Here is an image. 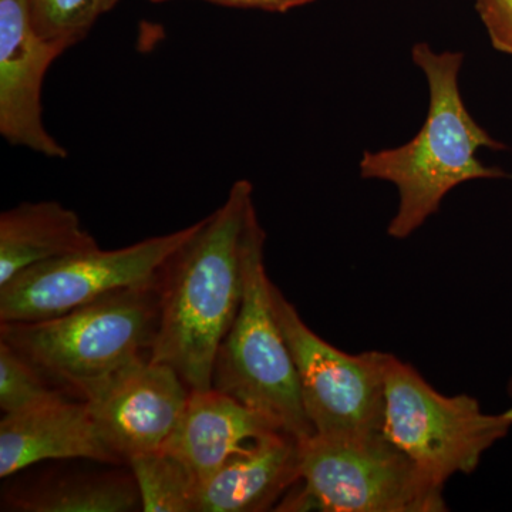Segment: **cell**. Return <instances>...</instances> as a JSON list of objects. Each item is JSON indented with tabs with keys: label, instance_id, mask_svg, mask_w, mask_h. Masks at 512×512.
I'll use <instances>...</instances> for the list:
<instances>
[{
	"label": "cell",
	"instance_id": "6da1fadb",
	"mask_svg": "<svg viewBox=\"0 0 512 512\" xmlns=\"http://www.w3.org/2000/svg\"><path fill=\"white\" fill-rule=\"evenodd\" d=\"M258 222L254 187L239 180L161 269L150 359L174 369L191 392L212 389L218 350L241 308L245 255Z\"/></svg>",
	"mask_w": 512,
	"mask_h": 512
},
{
	"label": "cell",
	"instance_id": "7a4b0ae2",
	"mask_svg": "<svg viewBox=\"0 0 512 512\" xmlns=\"http://www.w3.org/2000/svg\"><path fill=\"white\" fill-rule=\"evenodd\" d=\"M463 59V53H436L426 43L414 46V63L429 83L426 123L404 146L366 151L360 160L363 178L389 181L399 188V211L390 222V237H410L439 211L444 197L457 185L507 175L485 167L477 158L480 148L501 150L504 146L478 126L464 106L458 89Z\"/></svg>",
	"mask_w": 512,
	"mask_h": 512
},
{
	"label": "cell",
	"instance_id": "3957f363",
	"mask_svg": "<svg viewBox=\"0 0 512 512\" xmlns=\"http://www.w3.org/2000/svg\"><path fill=\"white\" fill-rule=\"evenodd\" d=\"M158 299V282L121 289L55 318L0 323V340L83 400L113 373L150 356Z\"/></svg>",
	"mask_w": 512,
	"mask_h": 512
},
{
	"label": "cell",
	"instance_id": "277c9868",
	"mask_svg": "<svg viewBox=\"0 0 512 512\" xmlns=\"http://www.w3.org/2000/svg\"><path fill=\"white\" fill-rule=\"evenodd\" d=\"M444 485L383 431L301 440V481L275 511L443 512Z\"/></svg>",
	"mask_w": 512,
	"mask_h": 512
},
{
	"label": "cell",
	"instance_id": "5b68a950",
	"mask_svg": "<svg viewBox=\"0 0 512 512\" xmlns=\"http://www.w3.org/2000/svg\"><path fill=\"white\" fill-rule=\"evenodd\" d=\"M266 234L256 224L244 266V295L237 319L215 359L212 387L264 414L299 440L315 434L303 407L295 362L272 308L266 274Z\"/></svg>",
	"mask_w": 512,
	"mask_h": 512
},
{
	"label": "cell",
	"instance_id": "8992f818",
	"mask_svg": "<svg viewBox=\"0 0 512 512\" xmlns=\"http://www.w3.org/2000/svg\"><path fill=\"white\" fill-rule=\"evenodd\" d=\"M512 429V409L487 414L468 394L446 396L390 355L386 365L383 433L440 484L476 471L485 451Z\"/></svg>",
	"mask_w": 512,
	"mask_h": 512
},
{
	"label": "cell",
	"instance_id": "52a82bcc",
	"mask_svg": "<svg viewBox=\"0 0 512 512\" xmlns=\"http://www.w3.org/2000/svg\"><path fill=\"white\" fill-rule=\"evenodd\" d=\"M272 308L295 362L306 416L319 436L383 431L389 353L350 355L313 332L272 282Z\"/></svg>",
	"mask_w": 512,
	"mask_h": 512
},
{
	"label": "cell",
	"instance_id": "ba28073f",
	"mask_svg": "<svg viewBox=\"0 0 512 512\" xmlns=\"http://www.w3.org/2000/svg\"><path fill=\"white\" fill-rule=\"evenodd\" d=\"M190 227L104 251L100 247L30 266L0 286V323L55 318L121 289L157 284Z\"/></svg>",
	"mask_w": 512,
	"mask_h": 512
},
{
	"label": "cell",
	"instance_id": "9c48e42d",
	"mask_svg": "<svg viewBox=\"0 0 512 512\" xmlns=\"http://www.w3.org/2000/svg\"><path fill=\"white\" fill-rule=\"evenodd\" d=\"M174 369L150 356L124 366L84 397L101 436L121 463L163 448L190 399Z\"/></svg>",
	"mask_w": 512,
	"mask_h": 512
},
{
	"label": "cell",
	"instance_id": "30bf717a",
	"mask_svg": "<svg viewBox=\"0 0 512 512\" xmlns=\"http://www.w3.org/2000/svg\"><path fill=\"white\" fill-rule=\"evenodd\" d=\"M66 52L40 36L28 0H0V133L12 146L66 158L43 123L42 90L49 67Z\"/></svg>",
	"mask_w": 512,
	"mask_h": 512
},
{
	"label": "cell",
	"instance_id": "8fae6325",
	"mask_svg": "<svg viewBox=\"0 0 512 512\" xmlns=\"http://www.w3.org/2000/svg\"><path fill=\"white\" fill-rule=\"evenodd\" d=\"M90 460L123 464L107 446L83 400L70 397L0 421V477L15 476L42 461Z\"/></svg>",
	"mask_w": 512,
	"mask_h": 512
},
{
	"label": "cell",
	"instance_id": "7c38bea8",
	"mask_svg": "<svg viewBox=\"0 0 512 512\" xmlns=\"http://www.w3.org/2000/svg\"><path fill=\"white\" fill-rule=\"evenodd\" d=\"M276 431L284 430L214 387L192 390L180 423L161 450L183 461L202 485Z\"/></svg>",
	"mask_w": 512,
	"mask_h": 512
},
{
	"label": "cell",
	"instance_id": "4fadbf2b",
	"mask_svg": "<svg viewBox=\"0 0 512 512\" xmlns=\"http://www.w3.org/2000/svg\"><path fill=\"white\" fill-rule=\"evenodd\" d=\"M299 481L301 440L276 431L201 485L197 512L272 511Z\"/></svg>",
	"mask_w": 512,
	"mask_h": 512
},
{
	"label": "cell",
	"instance_id": "5bb4252c",
	"mask_svg": "<svg viewBox=\"0 0 512 512\" xmlns=\"http://www.w3.org/2000/svg\"><path fill=\"white\" fill-rule=\"evenodd\" d=\"M97 247L76 212L56 201L22 202L0 215V286L30 266Z\"/></svg>",
	"mask_w": 512,
	"mask_h": 512
},
{
	"label": "cell",
	"instance_id": "9a60e30c",
	"mask_svg": "<svg viewBox=\"0 0 512 512\" xmlns=\"http://www.w3.org/2000/svg\"><path fill=\"white\" fill-rule=\"evenodd\" d=\"M3 511L131 512L143 510L130 471L55 473L9 491Z\"/></svg>",
	"mask_w": 512,
	"mask_h": 512
},
{
	"label": "cell",
	"instance_id": "2e32d148",
	"mask_svg": "<svg viewBox=\"0 0 512 512\" xmlns=\"http://www.w3.org/2000/svg\"><path fill=\"white\" fill-rule=\"evenodd\" d=\"M144 512H197L200 481L190 468L164 450L130 458Z\"/></svg>",
	"mask_w": 512,
	"mask_h": 512
},
{
	"label": "cell",
	"instance_id": "e0dca14e",
	"mask_svg": "<svg viewBox=\"0 0 512 512\" xmlns=\"http://www.w3.org/2000/svg\"><path fill=\"white\" fill-rule=\"evenodd\" d=\"M119 0H28L30 19L40 36L69 50L89 35Z\"/></svg>",
	"mask_w": 512,
	"mask_h": 512
},
{
	"label": "cell",
	"instance_id": "ac0fdd59",
	"mask_svg": "<svg viewBox=\"0 0 512 512\" xmlns=\"http://www.w3.org/2000/svg\"><path fill=\"white\" fill-rule=\"evenodd\" d=\"M69 393L49 382L25 357L0 340V409L3 414L29 412Z\"/></svg>",
	"mask_w": 512,
	"mask_h": 512
},
{
	"label": "cell",
	"instance_id": "d6986e66",
	"mask_svg": "<svg viewBox=\"0 0 512 512\" xmlns=\"http://www.w3.org/2000/svg\"><path fill=\"white\" fill-rule=\"evenodd\" d=\"M476 6L495 49L512 56V0H476Z\"/></svg>",
	"mask_w": 512,
	"mask_h": 512
},
{
	"label": "cell",
	"instance_id": "ffe728a7",
	"mask_svg": "<svg viewBox=\"0 0 512 512\" xmlns=\"http://www.w3.org/2000/svg\"><path fill=\"white\" fill-rule=\"evenodd\" d=\"M150 2L161 3L170 0H150ZM215 5L229 6V8L259 9L266 12H288V10L308 5L315 0H205Z\"/></svg>",
	"mask_w": 512,
	"mask_h": 512
},
{
	"label": "cell",
	"instance_id": "44dd1931",
	"mask_svg": "<svg viewBox=\"0 0 512 512\" xmlns=\"http://www.w3.org/2000/svg\"><path fill=\"white\" fill-rule=\"evenodd\" d=\"M507 390H508V394H510V396L512 397V376H511L510 382H508Z\"/></svg>",
	"mask_w": 512,
	"mask_h": 512
}]
</instances>
